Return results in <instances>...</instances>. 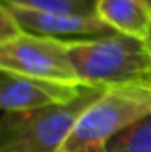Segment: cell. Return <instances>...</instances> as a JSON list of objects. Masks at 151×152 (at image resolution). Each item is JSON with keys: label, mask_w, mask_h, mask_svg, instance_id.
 <instances>
[{"label": "cell", "mask_w": 151, "mask_h": 152, "mask_svg": "<svg viewBox=\"0 0 151 152\" xmlns=\"http://www.w3.org/2000/svg\"><path fill=\"white\" fill-rule=\"evenodd\" d=\"M104 91L106 88L83 84L81 92L70 102L33 110L3 112L0 152H59L83 112Z\"/></svg>", "instance_id": "1"}, {"label": "cell", "mask_w": 151, "mask_h": 152, "mask_svg": "<svg viewBox=\"0 0 151 152\" xmlns=\"http://www.w3.org/2000/svg\"><path fill=\"white\" fill-rule=\"evenodd\" d=\"M68 57L81 84L110 88L151 79V52L124 34L67 41Z\"/></svg>", "instance_id": "2"}, {"label": "cell", "mask_w": 151, "mask_h": 152, "mask_svg": "<svg viewBox=\"0 0 151 152\" xmlns=\"http://www.w3.org/2000/svg\"><path fill=\"white\" fill-rule=\"evenodd\" d=\"M148 113L151 79L106 88L83 112L59 152H106L110 137Z\"/></svg>", "instance_id": "3"}, {"label": "cell", "mask_w": 151, "mask_h": 152, "mask_svg": "<svg viewBox=\"0 0 151 152\" xmlns=\"http://www.w3.org/2000/svg\"><path fill=\"white\" fill-rule=\"evenodd\" d=\"M0 70L81 84L68 57L65 39L23 31L10 41L0 42Z\"/></svg>", "instance_id": "4"}, {"label": "cell", "mask_w": 151, "mask_h": 152, "mask_svg": "<svg viewBox=\"0 0 151 152\" xmlns=\"http://www.w3.org/2000/svg\"><path fill=\"white\" fill-rule=\"evenodd\" d=\"M0 71V107L3 112L33 110L46 105L65 104L73 100L83 88V84L34 78L13 71Z\"/></svg>", "instance_id": "5"}, {"label": "cell", "mask_w": 151, "mask_h": 152, "mask_svg": "<svg viewBox=\"0 0 151 152\" xmlns=\"http://www.w3.org/2000/svg\"><path fill=\"white\" fill-rule=\"evenodd\" d=\"M21 28L28 32L57 39H91L116 34L98 15H65V13H46L28 8L7 5Z\"/></svg>", "instance_id": "6"}, {"label": "cell", "mask_w": 151, "mask_h": 152, "mask_svg": "<svg viewBox=\"0 0 151 152\" xmlns=\"http://www.w3.org/2000/svg\"><path fill=\"white\" fill-rule=\"evenodd\" d=\"M96 15L119 34L143 42L151 29V5L145 0H98Z\"/></svg>", "instance_id": "7"}, {"label": "cell", "mask_w": 151, "mask_h": 152, "mask_svg": "<svg viewBox=\"0 0 151 152\" xmlns=\"http://www.w3.org/2000/svg\"><path fill=\"white\" fill-rule=\"evenodd\" d=\"M106 152H151V113L110 137Z\"/></svg>", "instance_id": "8"}, {"label": "cell", "mask_w": 151, "mask_h": 152, "mask_svg": "<svg viewBox=\"0 0 151 152\" xmlns=\"http://www.w3.org/2000/svg\"><path fill=\"white\" fill-rule=\"evenodd\" d=\"M2 3L18 8L65 15H96L98 0H2Z\"/></svg>", "instance_id": "9"}, {"label": "cell", "mask_w": 151, "mask_h": 152, "mask_svg": "<svg viewBox=\"0 0 151 152\" xmlns=\"http://www.w3.org/2000/svg\"><path fill=\"white\" fill-rule=\"evenodd\" d=\"M23 31L24 29L12 13V10L5 3H2V7H0V42L10 41V39L16 37L18 34H21Z\"/></svg>", "instance_id": "10"}, {"label": "cell", "mask_w": 151, "mask_h": 152, "mask_svg": "<svg viewBox=\"0 0 151 152\" xmlns=\"http://www.w3.org/2000/svg\"><path fill=\"white\" fill-rule=\"evenodd\" d=\"M145 44H146V47H148V50L151 52V29H150V32H148V37H146Z\"/></svg>", "instance_id": "11"}, {"label": "cell", "mask_w": 151, "mask_h": 152, "mask_svg": "<svg viewBox=\"0 0 151 152\" xmlns=\"http://www.w3.org/2000/svg\"><path fill=\"white\" fill-rule=\"evenodd\" d=\"M145 2H148V3H150V5H151V0H145Z\"/></svg>", "instance_id": "12"}]
</instances>
